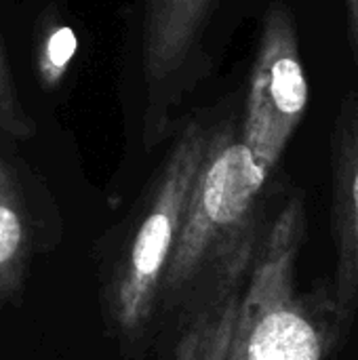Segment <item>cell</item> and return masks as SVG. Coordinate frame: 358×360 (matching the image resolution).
Returning <instances> with one entry per match:
<instances>
[{
  "mask_svg": "<svg viewBox=\"0 0 358 360\" xmlns=\"http://www.w3.org/2000/svg\"><path fill=\"white\" fill-rule=\"evenodd\" d=\"M304 236L295 196L268 221L247 274L171 335L167 360H331L346 331L331 283L298 287Z\"/></svg>",
  "mask_w": 358,
  "mask_h": 360,
  "instance_id": "6da1fadb",
  "label": "cell"
},
{
  "mask_svg": "<svg viewBox=\"0 0 358 360\" xmlns=\"http://www.w3.org/2000/svg\"><path fill=\"white\" fill-rule=\"evenodd\" d=\"M266 181L234 118H217L158 291L154 327L173 335L247 274L268 226L260 205Z\"/></svg>",
  "mask_w": 358,
  "mask_h": 360,
  "instance_id": "7a4b0ae2",
  "label": "cell"
},
{
  "mask_svg": "<svg viewBox=\"0 0 358 360\" xmlns=\"http://www.w3.org/2000/svg\"><path fill=\"white\" fill-rule=\"evenodd\" d=\"M215 120L194 116L177 131L133 224L101 270L108 335L137 354L154 331L158 291L184 228Z\"/></svg>",
  "mask_w": 358,
  "mask_h": 360,
  "instance_id": "3957f363",
  "label": "cell"
},
{
  "mask_svg": "<svg viewBox=\"0 0 358 360\" xmlns=\"http://www.w3.org/2000/svg\"><path fill=\"white\" fill-rule=\"evenodd\" d=\"M308 99L293 13L285 2H274L264 15L241 122V139L268 177L304 120Z\"/></svg>",
  "mask_w": 358,
  "mask_h": 360,
  "instance_id": "277c9868",
  "label": "cell"
},
{
  "mask_svg": "<svg viewBox=\"0 0 358 360\" xmlns=\"http://www.w3.org/2000/svg\"><path fill=\"white\" fill-rule=\"evenodd\" d=\"M215 0H146L141 63L146 80L143 141L158 146L184 97L205 76L203 36Z\"/></svg>",
  "mask_w": 358,
  "mask_h": 360,
  "instance_id": "5b68a950",
  "label": "cell"
},
{
  "mask_svg": "<svg viewBox=\"0 0 358 360\" xmlns=\"http://www.w3.org/2000/svg\"><path fill=\"white\" fill-rule=\"evenodd\" d=\"M335 238L333 302L344 331L358 312V82L344 97L333 131V202Z\"/></svg>",
  "mask_w": 358,
  "mask_h": 360,
  "instance_id": "8992f818",
  "label": "cell"
},
{
  "mask_svg": "<svg viewBox=\"0 0 358 360\" xmlns=\"http://www.w3.org/2000/svg\"><path fill=\"white\" fill-rule=\"evenodd\" d=\"M38 209L21 171L0 156V308L23 306L36 255L57 245Z\"/></svg>",
  "mask_w": 358,
  "mask_h": 360,
  "instance_id": "52a82bcc",
  "label": "cell"
},
{
  "mask_svg": "<svg viewBox=\"0 0 358 360\" xmlns=\"http://www.w3.org/2000/svg\"><path fill=\"white\" fill-rule=\"evenodd\" d=\"M76 51H78V38L72 25L61 21H51L42 30L36 49V74L42 89L53 91L63 82L70 63L76 57Z\"/></svg>",
  "mask_w": 358,
  "mask_h": 360,
  "instance_id": "ba28073f",
  "label": "cell"
},
{
  "mask_svg": "<svg viewBox=\"0 0 358 360\" xmlns=\"http://www.w3.org/2000/svg\"><path fill=\"white\" fill-rule=\"evenodd\" d=\"M0 131L15 139H32L36 135V122L19 101L15 78L0 44Z\"/></svg>",
  "mask_w": 358,
  "mask_h": 360,
  "instance_id": "9c48e42d",
  "label": "cell"
},
{
  "mask_svg": "<svg viewBox=\"0 0 358 360\" xmlns=\"http://www.w3.org/2000/svg\"><path fill=\"white\" fill-rule=\"evenodd\" d=\"M346 6V17H348V34L354 51V59L358 65V0H344Z\"/></svg>",
  "mask_w": 358,
  "mask_h": 360,
  "instance_id": "30bf717a",
  "label": "cell"
}]
</instances>
